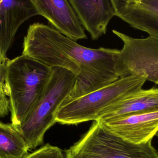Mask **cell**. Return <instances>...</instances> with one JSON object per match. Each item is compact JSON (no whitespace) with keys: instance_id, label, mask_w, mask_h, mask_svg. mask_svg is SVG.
<instances>
[{"instance_id":"obj_16","label":"cell","mask_w":158,"mask_h":158,"mask_svg":"<svg viewBox=\"0 0 158 158\" xmlns=\"http://www.w3.org/2000/svg\"><path fill=\"white\" fill-rule=\"evenodd\" d=\"M1 22L0 21V81L3 84L4 83L5 68L7 58L3 54L1 44Z\"/></svg>"},{"instance_id":"obj_6","label":"cell","mask_w":158,"mask_h":158,"mask_svg":"<svg viewBox=\"0 0 158 158\" xmlns=\"http://www.w3.org/2000/svg\"><path fill=\"white\" fill-rule=\"evenodd\" d=\"M112 32L123 43L118 59L120 78L141 76L158 85V38L135 39L118 31Z\"/></svg>"},{"instance_id":"obj_8","label":"cell","mask_w":158,"mask_h":158,"mask_svg":"<svg viewBox=\"0 0 158 158\" xmlns=\"http://www.w3.org/2000/svg\"><path fill=\"white\" fill-rule=\"evenodd\" d=\"M115 16L158 38V0H110Z\"/></svg>"},{"instance_id":"obj_13","label":"cell","mask_w":158,"mask_h":158,"mask_svg":"<svg viewBox=\"0 0 158 158\" xmlns=\"http://www.w3.org/2000/svg\"><path fill=\"white\" fill-rule=\"evenodd\" d=\"M28 151L24 139L15 126L0 122V158H22Z\"/></svg>"},{"instance_id":"obj_9","label":"cell","mask_w":158,"mask_h":158,"mask_svg":"<svg viewBox=\"0 0 158 158\" xmlns=\"http://www.w3.org/2000/svg\"><path fill=\"white\" fill-rule=\"evenodd\" d=\"M39 15L73 40L87 39L83 27L69 0H31Z\"/></svg>"},{"instance_id":"obj_3","label":"cell","mask_w":158,"mask_h":158,"mask_svg":"<svg viewBox=\"0 0 158 158\" xmlns=\"http://www.w3.org/2000/svg\"><path fill=\"white\" fill-rule=\"evenodd\" d=\"M76 81L77 77L71 71L62 68H52L50 80L40 100L25 120L15 127L28 150L43 144L44 134L56 123V112L71 94Z\"/></svg>"},{"instance_id":"obj_4","label":"cell","mask_w":158,"mask_h":158,"mask_svg":"<svg viewBox=\"0 0 158 158\" xmlns=\"http://www.w3.org/2000/svg\"><path fill=\"white\" fill-rule=\"evenodd\" d=\"M146 80L141 76H128L81 96L65 100L56 115V123L77 125L96 121L107 108L142 89Z\"/></svg>"},{"instance_id":"obj_12","label":"cell","mask_w":158,"mask_h":158,"mask_svg":"<svg viewBox=\"0 0 158 158\" xmlns=\"http://www.w3.org/2000/svg\"><path fill=\"white\" fill-rule=\"evenodd\" d=\"M158 110V88L140 89L107 108L97 120Z\"/></svg>"},{"instance_id":"obj_10","label":"cell","mask_w":158,"mask_h":158,"mask_svg":"<svg viewBox=\"0 0 158 158\" xmlns=\"http://www.w3.org/2000/svg\"><path fill=\"white\" fill-rule=\"evenodd\" d=\"M37 15L39 13L31 0H0L1 44L4 56L12 46L19 27Z\"/></svg>"},{"instance_id":"obj_11","label":"cell","mask_w":158,"mask_h":158,"mask_svg":"<svg viewBox=\"0 0 158 158\" xmlns=\"http://www.w3.org/2000/svg\"><path fill=\"white\" fill-rule=\"evenodd\" d=\"M83 27L97 40L106 34L115 16L110 0H69Z\"/></svg>"},{"instance_id":"obj_1","label":"cell","mask_w":158,"mask_h":158,"mask_svg":"<svg viewBox=\"0 0 158 158\" xmlns=\"http://www.w3.org/2000/svg\"><path fill=\"white\" fill-rule=\"evenodd\" d=\"M120 50L87 48L52 27L35 23L24 37L22 55L51 68H62L77 77L67 99L81 96L120 78L118 70Z\"/></svg>"},{"instance_id":"obj_7","label":"cell","mask_w":158,"mask_h":158,"mask_svg":"<svg viewBox=\"0 0 158 158\" xmlns=\"http://www.w3.org/2000/svg\"><path fill=\"white\" fill-rule=\"evenodd\" d=\"M98 120L110 131L135 143L152 140L158 132V110Z\"/></svg>"},{"instance_id":"obj_2","label":"cell","mask_w":158,"mask_h":158,"mask_svg":"<svg viewBox=\"0 0 158 158\" xmlns=\"http://www.w3.org/2000/svg\"><path fill=\"white\" fill-rule=\"evenodd\" d=\"M52 69L22 55L7 59L5 68L4 90L9 97L12 124L20 125L40 100Z\"/></svg>"},{"instance_id":"obj_14","label":"cell","mask_w":158,"mask_h":158,"mask_svg":"<svg viewBox=\"0 0 158 158\" xmlns=\"http://www.w3.org/2000/svg\"><path fill=\"white\" fill-rule=\"evenodd\" d=\"M22 158H66V156L60 148L47 143Z\"/></svg>"},{"instance_id":"obj_5","label":"cell","mask_w":158,"mask_h":158,"mask_svg":"<svg viewBox=\"0 0 158 158\" xmlns=\"http://www.w3.org/2000/svg\"><path fill=\"white\" fill-rule=\"evenodd\" d=\"M66 158H158L152 140L135 143L94 121L88 131L69 149Z\"/></svg>"},{"instance_id":"obj_15","label":"cell","mask_w":158,"mask_h":158,"mask_svg":"<svg viewBox=\"0 0 158 158\" xmlns=\"http://www.w3.org/2000/svg\"><path fill=\"white\" fill-rule=\"evenodd\" d=\"M4 90V84L0 81V117L8 115L9 110V99L7 98Z\"/></svg>"},{"instance_id":"obj_17","label":"cell","mask_w":158,"mask_h":158,"mask_svg":"<svg viewBox=\"0 0 158 158\" xmlns=\"http://www.w3.org/2000/svg\"><path fill=\"white\" fill-rule=\"evenodd\" d=\"M156 135H157V136L158 137V132L157 133V134Z\"/></svg>"}]
</instances>
